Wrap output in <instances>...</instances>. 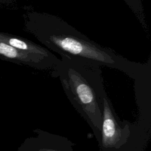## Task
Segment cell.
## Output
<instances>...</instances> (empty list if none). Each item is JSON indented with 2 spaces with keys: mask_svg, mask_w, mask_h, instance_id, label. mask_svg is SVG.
I'll return each instance as SVG.
<instances>
[{
  "mask_svg": "<svg viewBox=\"0 0 151 151\" xmlns=\"http://www.w3.org/2000/svg\"><path fill=\"white\" fill-rule=\"evenodd\" d=\"M25 29L61 58L86 61L119 70L131 78L150 73V63L131 61L87 38L58 16L37 11L25 15Z\"/></svg>",
  "mask_w": 151,
  "mask_h": 151,
  "instance_id": "cell-1",
  "label": "cell"
},
{
  "mask_svg": "<svg viewBox=\"0 0 151 151\" xmlns=\"http://www.w3.org/2000/svg\"><path fill=\"white\" fill-rule=\"evenodd\" d=\"M101 73L98 65L67 58H61L51 73L60 79L68 99L91 129L97 142L102 124L98 99L105 90Z\"/></svg>",
  "mask_w": 151,
  "mask_h": 151,
  "instance_id": "cell-2",
  "label": "cell"
},
{
  "mask_svg": "<svg viewBox=\"0 0 151 151\" xmlns=\"http://www.w3.org/2000/svg\"><path fill=\"white\" fill-rule=\"evenodd\" d=\"M35 136L27 138L18 151H73L74 143L67 137L37 129Z\"/></svg>",
  "mask_w": 151,
  "mask_h": 151,
  "instance_id": "cell-3",
  "label": "cell"
},
{
  "mask_svg": "<svg viewBox=\"0 0 151 151\" xmlns=\"http://www.w3.org/2000/svg\"><path fill=\"white\" fill-rule=\"evenodd\" d=\"M0 59L40 70H53L59 64L19 50L1 41Z\"/></svg>",
  "mask_w": 151,
  "mask_h": 151,
  "instance_id": "cell-4",
  "label": "cell"
},
{
  "mask_svg": "<svg viewBox=\"0 0 151 151\" xmlns=\"http://www.w3.org/2000/svg\"><path fill=\"white\" fill-rule=\"evenodd\" d=\"M0 41L30 54L57 63H60V59L57 58L55 55L51 52L50 51L47 50V48L38 45L27 39L17 35L0 32Z\"/></svg>",
  "mask_w": 151,
  "mask_h": 151,
  "instance_id": "cell-5",
  "label": "cell"
},
{
  "mask_svg": "<svg viewBox=\"0 0 151 151\" xmlns=\"http://www.w3.org/2000/svg\"><path fill=\"white\" fill-rule=\"evenodd\" d=\"M145 29H146V23L145 18L142 0H124Z\"/></svg>",
  "mask_w": 151,
  "mask_h": 151,
  "instance_id": "cell-6",
  "label": "cell"
}]
</instances>
